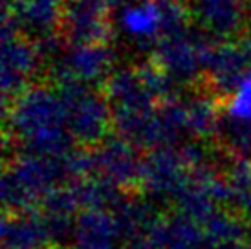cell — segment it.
<instances>
[{
    "label": "cell",
    "instance_id": "18",
    "mask_svg": "<svg viewBox=\"0 0 251 249\" xmlns=\"http://www.w3.org/2000/svg\"><path fill=\"white\" fill-rule=\"evenodd\" d=\"M229 185V201L238 211L251 216V161L238 159L226 174Z\"/></svg>",
    "mask_w": 251,
    "mask_h": 249
},
{
    "label": "cell",
    "instance_id": "22",
    "mask_svg": "<svg viewBox=\"0 0 251 249\" xmlns=\"http://www.w3.org/2000/svg\"><path fill=\"white\" fill-rule=\"evenodd\" d=\"M11 2H13V0H4V7H7L9 4H11Z\"/></svg>",
    "mask_w": 251,
    "mask_h": 249
},
{
    "label": "cell",
    "instance_id": "9",
    "mask_svg": "<svg viewBox=\"0 0 251 249\" xmlns=\"http://www.w3.org/2000/svg\"><path fill=\"white\" fill-rule=\"evenodd\" d=\"M224 97L218 134L238 159L251 161V74L240 79Z\"/></svg>",
    "mask_w": 251,
    "mask_h": 249
},
{
    "label": "cell",
    "instance_id": "3",
    "mask_svg": "<svg viewBox=\"0 0 251 249\" xmlns=\"http://www.w3.org/2000/svg\"><path fill=\"white\" fill-rule=\"evenodd\" d=\"M191 17L185 0H136L118 7L114 28L128 44L154 50L165 35L187 28Z\"/></svg>",
    "mask_w": 251,
    "mask_h": 249
},
{
    "label": "cell",
    "instance_id": "4",
    "mask_svg": "<svg viewBox=\"0 0 251 249\" xmlns=\"http://www.w3.org/2000/svg\"><path fill=\"white\" fill-rule=\"evenodd\" d=\"M209 161L207 152L196 141L181 147H158L143 158L140 185L145 189L147 196L154 200L176 201L196 167Z\"/></svg>",
    "mask_w": 251,
    "mask_h": 249
},
{
    "label": "cell",
    "instance_id": "19",
    "mask_svg": "<svg viewBox=\"0 0 251 249\" xmlns=\"http://www.w3.org/2000/svg\"><path fill=\"white\" fill-rule=\"evenodd\" d=\"M128 249H169L165 244H161L160 240H156L154 236H143V238H138L134 240Z\"/></svg>",
    "mask_w": 251,
    "mask_h": 249
},
{
    "label": "cell",
    "instance_id": "17",
    "mask_svg": "<svg viewBox=\"0 0 251 249\" xmlns=\"http://www.w3.org/2000/svg\"><path fill=\"white\" fill-rule=\"evenodd\" d=\"M169 249H215L207 229L200 220L178 211L175 216L158 220L151 235Z\"/></svg>",
    "mask_w": 251,
    "mask_h": 249
},
{
    "label": "cell",
    "instance_id": "8",
    "mask_svg": "<svg viewBox=\"0 0 251 249\" xmlns=\"http://www.w3.org/2000/svg\"><path fill=\"white\" fill-rule=\"evenodd\" d=\"M116 53L106 42H68L66 48L51 53V75L59 84L98 86L112 75Z\"/></svg>",
    "mask_w": 251,
    "mask_h": 249
},
{
    "label": "cell",
    "instance_id": "15",
    "mask_svg": "<svg viewBox=\"0 0 251 249\" xmlns=\"http://www.w3.org/2000/svg\"><path fill=\"white\" fill-rule=\"evenodd\" d=\"M251 74V39L238 37L237 41H222L213 46L207 66L211 83L222 96L235 88V84Z\"/></svg>",
    "mask_w": 251,
    "mask_h": 249
},
{
    "label": "cell",
    "instance_id": "1",
    "mask_svg": "<svg viewBox=\"0 0 251 249\" xmlns=\"http://www.w3.org/2000/svg\"><path fill=\"white\" fill-rule=\"evenodd\" d=\"M7 132L21 152L63 156L74 149L61 88L31 84L11 99Z\"/></svg>",
    "mask_w": 251,
    "mask_h": 249
},
{
    "label": "cell",
    "instance_id": "14",
    "mask_svg": "<svg viewBox=\"0 0 251 249\" xmlns=\"http://www.w3.org/2000/svg\"><path fill=\"white\" fill-rule=\"evenodd\" d=\"M64 0H13L4 7V17L13 22L21 33L37 42L55 39L61 31Z\"/></svg>",
    "mask_w": 251,
    "mask_h": 249
},
{
    "label": "cell",
    "instance_id": "5",
    "mask_svg": "<svg viewBox=\"0 0 251 249\" xmlns=\"http://www.w3.org/2000/svg\"><path fill=\"white\" fill-rule=\"evenodd\" d=\"M66 104V119L74 141L96 147L114 126L112 104L106 94L92 84H59Z\"/></svg>",
    "mask_w": 251,
    "mask_h": 249
},
{
    "label": "cell",
    "instance_id": "12",
    "mask_svg": "<svg viewBox=\"0 0 251 249\" xmlns=\"http://www.w3.org/2000/svg\"><path fill=\"white\" fill-rule=\"evenodd\" d=\"M96 174L103 180L110 181L119 189H126L140 183L141 163L143 159L138 154V147L125 138H106L92 150Z\"/></svg>",
    "mask_w": 251,
    "mask_h": 249
},
{
    "label": "cell",
    "instance_id": "16",
    "mask_svg": "<svg viewBox=\"0 0 251 249\" xmlns=\"http://www.w3.org/2000/svg\"><path fill=\"white\" fill-rule=\"evenodd\" d=\"M53 242L55 236L44 211H11L2 224L4 249H46Z\"/></svg>",
    "mask_w": 251,
    "mask_h": 249
},
{
    "label": "cell",
    "instance_id": "2",
    "mask_svg": "<svg viewBox=\"0 0 251 249\" xmlns=\"http://www.w3.org/2000/svg\"><path fill=\"white\" fill-rule=\"evenodd\" d=\"M68 154V152H66ZM66 154L46 156L35 152H21L11 159L4 171L2 200L9 211L33 209L64 181L72 180Z\"/></svg>",
    "mask_w": 251,
    "mask_h": 249
},
{
    "label": "cell",
    "instance_id": "20",
    "mask_svg": "<svg viewBox=\"0 0 251 249\" xmlns=\"http://www.w3.org/2000/svg\"><path fill=\"white\" fill-rule=\"evenodd\" d=\"M218 249H251V246L250 244L242 242V240H235V242L224 244V246H220Z\"/></svg>",
    "mask_w": 251,
    "mask_h": 249
},
{
    "label": "cell",
    "instance_id": "10",
    "mask_svg": "<svg viewBox=\"0 0 251 249\" xmlns=\"http://www.w3.org/2000/svg\"><path fill=\"white\" fill-rule=\"evenodd\" d=\"M114 21L106 0H64L61 33L68 42H106Z\"/></svg>",
    "mask_w": 251,
    "mask_h": 249
},
{
    "label": "cell",
    "instance_id": "7",
    "mask_svg": "<svg viewBox=\"0 0 251 249\" xmlns=\"http://www.w3.org/2000/svg\"><path fill=\"white\" fill-rule=\"evenodd\" d=\"M41 42L21 33L13 22L2 21V55H0V84L4 99H13L31 86L44 61Z\"/></svg>",
    "mask_w": 251,
    "mask_h": 249
},
{
    "label": "cell",
    "instance_id": "6",
    "mask_svg": "<svg viewBox=\"0 0 251 249\" xmlns=\"http://www.w3.org/2000/svg\"><path fill=\"white\" fill-rule=\"evenodd\" d=\"M213 41L205 31L187 28L169 33L154 46L156 64L178 84L196 81L207 74Z\"/></svg>",
    "mask_w": 251,
    "mask_h": 249
},
{
    "label": "cell",
    "instance_id": "21",
    "mask_svg": "<svg viewBox=\"0 0 251 249\" xmlns=\"http://www.w3.org/2000/svg\"><path fill=\"white\" fill-rule=\"evenodd\" d=\"M108 4H110V7H123V6H126V4H132V2H136V0H106Z\"/></svg>",
    "mask_w": 251,
    "mask_h": 249
},
{
    "label": "cell",
    "instance_id": "11",
    "mask_svg": "<svg viewBox=\"0 0 251 249\" xmlns=\"http://www.w3.org/2000/svg\"><path fill=\"white\" fill-rule=\"evenodd\" d=\"M128 240L116 207L83 209L74 222V249H123Z\"/></svg>",
    "mask_w": 251,
    "mask_h": 249
},
{
    "label": "cell",
    "instance_id": "13",
    "mask_svg": "<svg viewBox=\"0 0 251 249\" xmlns=\"http://www.w3.org/2000/svg\"><path fill=\"white\" fill-rule=\"evenodd\" d=\"M189 4L200 29L220 41L238 39L250 24V0H191Z\"/></svg>",
    "mask_w": 251,
    "mask_h": 249
}]
</instances>
